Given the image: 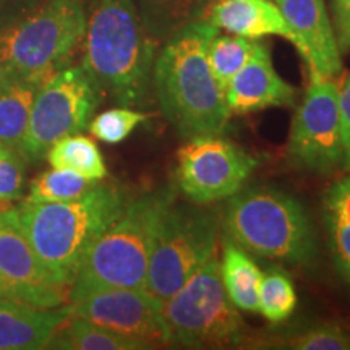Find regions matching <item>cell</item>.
<instances>
[{
    "mask_svg": "<svg viewBox=\"0 0 350 350\" xmlns=\"http://www.w3.org/2000/svg\"><path fill=\"white\" fill-rule=\"evenodd\" d=\"M227 107L234 113H250L269 107H291L297 90L275 72L266 44L258 42L255 54L224 90Z\"/></svg>",
    "mask_w": 350,
    "mask_h": 350,
    "instance_id": "cell-15",
    "label": "cell"
},
{
    "mask_svg": "<svg viewBox=\"0 0 350 350\" xmlns=\"http://www.w3.org/2000/svg\"><path fill=\"white\" fill-rule=\"evenodd\" d=\"M323 214L332 258L342 278L350 282V175L326 191Z\"/></svg>",
    "mask_w": 350,
    "mask_h": 350,
    "instance_id": "cell-21",
    "label": "cell"
},
{
    "mask_svg": "<svg viewBox=\"0 0 350 350\" xmlns=\"http://www.w3.org/2000/svg\"><path fill=\"white\" fill-rule=\"evenodd\" d=\"M148 119H150L148 113L135 111V109L126 106H120L109 109V111L96 116L88 124V129H90V133L94 138L100 139V142L117 144L129 138Z\"/></svg>",
    "mask_w": 350,
    "mask_h": 350,
    "instance_id": "cell-27",
    "label": "cell"
},
{
    "mask_svg": "<svg viewBox=\"0 0 350 350\" xmlns=\"http://www.w3.org/2000/svg\"><path fill=\"white\" fill-rule=\"evenodd\" d=\"M47 163L54 169H67L90 180L106 178L107 167L98 144L81 133L70 135L55 142L47 151Z\"/></svg>",
    "mask_w": 350,
    "mask_h": 350,
    "instance_id": "cell-22",
    "label": "cell"
},
{
    "mask_svg": "<svg viewBox=\"0 0 350 350\" xmlns=\"http://www.w3.org/2000/svg\"><path fill=\"white\" fill-rule=\"evenodd\" d=\"M125 191L98 183L86 195L62 203L23 201L16 206L26 239L52 281L70 291L88 250L120 216Z\"/></svg>",
    "mask_w": 350,
    "mask_h": 350,
    "instance_id": "cell-3",
    "label": "cell"
},
{
    "mask_svg": "<svg viewBox=\"0 0 350 350\" xmlns=\"http://www.w3.org/2000/svg\"><path fill=\"white\" fill-rule=\"evenodd\" d=\"M103 98V91L81 65H68L54 73L34 98L20 151L23 159H41L55 142L81 133Z\"/></svg>",
    "mask_w": 350,
    "mask_h": 350,
    "instance_id": "cell-9",
    "label": "cell"
},
{
    "mask_svg": "<svg viewBox=\"0 0 350 350\" xmlns=\"http://www.w3.org/2000/svg\"><path fill=\"white\" fill-rule=\"evenodd\" d=\"M342 165L347 170H350V151H347L345 152V156H344V163H342Z\"/></svg>",
    "mask_w": 350,
    "mask_h": 350,
    "instance_id": "cell-33",
    "label": "cell"
},
{
    "mask_svg": "<svg viewBox=\"0 0 350 350\" xmlns=\"http://www.w3.org/2000/svg\"><path fill=\"white\" fill-rule=\"evenodd\" d=\"M332 26L340 54L350 52V0H331Z\"/></svg>",
    "mask_w": 350,
    "mask_h": 350,
    "instance_id": "cell-30",
    "label": "cell"
},
{
    "mask_svg": "<svg viewBox=\"0 0 350 350\" xmlns=\"http://www.w3.org/2000/svg\"><path fill=\"white\" fill-rule=\"evenodd\" d=\"M70 317L68 305L36 308L0 297V350H39Z\"/></svg>",
    "mask_w": 350,
    "mask_h": 350,
    "instance_id": "cell-16",
    "label": "cell"
},
{
    "mask_svg": "<svg viewBox=\"0 0 350 350\" xmlns=\"http://www.w3.org/2000/svg\"><path fill=\"white\" fill-rule=\"evenodd\" d=\"M221 2H226V0H198L200 10H201V20H204V16H206L209 8L217 5V3Z\"/></svg>",
    "mask_w": 350,
    "mask_h": 350,
    "instance_id": "cell-32",
    "label": "cell"
},
{
    "mask_svg": "<svg viewBox=\"0 0 350 350\" xmlns=\"http://www.w3.org/2000/svg\"><path fill=\"white\" fill-rule=\"evenodd\" d=\"M175 200L165 187L126 203L93 243L72 287H126L144 291L150 256L161 219Z\"/></svg>",
    "mask_w": 350,
    "mask_h": 350,
    "instance_id": "cell-5",
    "label": "cell"
},
{
    "mask_svg": "<svg viewBox=\"0 0 350 350\" xmlns=\"http://www.w3.org/2000/svg\"><path fill=\"white\" fill-rule=\"evenodd\" d=\"M42 83L0 75V143L21 151L34 98ZM21 154V152H20Z\"/></svg>",
    "mask_w": 350,
    "mask_h": 350,
    "instance_id": "cell-18",
    "label": "cell"
},
{
    "mask_svg": "<svg viewBox=\"0 0 350 350\" xmlns=\"http://www.w3.org/2000/svg\"><path fill=\"white\" fill-rule=\"evenodd\" d=\"M0 297H2V291H0Z\"/></svg>",
    "mask_w": 350,
    "mask_h": 350,
    "instance_id": "cell-35",
    "label": "cell"
},
{
    "mask_svg": "<svg viewBox=\"0 0 350 350\" xmlns=\"http://www.w3.org/2000/svg\"><path fill=\"white\" fill-rule=\"evenodd\" d=\"M217 31L206 20L191 21L156 54L152 94L169 124L187 139L222 135L230 120L224 90L208 62L209 41Z\"/></svg>",
    "mask_w": 350,
    "mask_h": 350,
    "instance_id": "cell-1",
    "label": "cell"
},
{
    "mask_svg": "<svg viewBox=\"0 0 350 350\" xmlns=\"http://www.w3.org/2000/svg\"><path fill=\"white\" fill-rule=\"evenodd\" d=\"M86 23L83 0H46L0 31V75L49 80L72 62Z\"/></svg>",
    "mask_w": 350,
    "mask_h": 350,
    "instance_id": "cell-6",
    "label": "cell"
},
{
    "mask_svg": "<svg viewBox=\"0 0 350 350\" xmlns=\"http://www.w3.org/2000/svg\"><path fill=\"white\" fill-rule=\"evenodd\" d=\"M159 313L169 344L193 349L237 347L245 325L227 297L216 253L164 301Z\"/></svg>",
    "mask_w": 350,
    "mask_h": 350,
    "instance_id": "cell-7",
    "label": "cell"
},
{
    "mask_svg": "<svg viewBox=\"0 0 350 350\" xmlns=\"http://www.w3.org/2000/svg\"><path fill=\"white\" fill-rule=\"evenodd\" d=\"M258 161L221 135L190 138L178 150L175 180L193 204L214 203L239 193Z\"/></svg>",
    "mask_w": 350,
    "mask_h": 350,
    "instance_id": "cell-10",
    "label": "cell"
},
{
    "mask_svg": "<svg viewBox=\"0 0 350 350\" xmlns=\"http://www.w3.org/2000/svg\"><path fill=\"white\" fill-rule=\"evenodd\" d=\"M83 47L81 67L104 96L126 107L150 103L157 42L135 0H94Z\"/></svg>",
    "mask_w": 350,
    "mask_h": 350,
    "instance_id": "cell-2",
    "label": "cell"
},
{
    "mask_svg": "<svg viewBox=\"0 0 350 350\" xmlns=\"http://www.w3.org/2000/svg\"><path fill=\"white\" fill-rule=\"evenodd\" d=\"M137 7L157 44L165 42L191 21L201 20L198 0H137Z\"/></svg>",
    "mask_w": 350,
    "mask_h": 350,
    "instance_id": "cell-23",
    "label": "cell"
},
{
    "mask_svg": "<svg viewBox=\"0 0 350 350\" xmlns=\"http://www.w3.org/2000/svg\"><path fill=\"white\" fill-rule=\"evenodd\" d=\"M0 291H2V288H0Z\"/></svg>",
    "mask_w": 350,
    "mask_h": 350,
    "instance_id": "cell-36",
    "label": "cell"
},
{
    "mask_svg": "<svg viewBox=\"0 0 350 350\" xmlns=\"http://www.w3.org/2000/svg\"><path fill=\"white\" fill-rule=\"evenodd\" d=\"M25 187V159L18 151L0 143V209L20 200Z\"/></svg>",
    "mask_w": 350,
    "mask_h": 350,
    "instance_id": "cell-28",
    "label": "cell"
},
{
    "mask_svg": "<svg viewBox=\"0 0 350 350\" xmlns=\"http://www.w3.org/2000/svg\"><path fill=\"white\" fill-rule=\"evenodd\" d=\"M47 349L62 350H144L152 349L144 340L129 338L88 319L70 317L47 344Z\"/></svg>",
    "mask_w": 350,
    "mask_h": 350,
    "instance_id": "cell-20",
    "label": "cell"
},
{
    "mask_svg": "<svg viewBox=\"0 0 350 350\" xmlns=\"http://www.w3.org/2000/svg\"><path fill=\"white\" fill-rule=\"evenodd\" d=\"M31 2H34V3H36V5H41V3H44V2H46V0H31Z\"/></svg>",
    "mask_w": 350,
    "mask_h": 350,
    "instance_id": "cell-34",
    "label": "cell"
},
{
    "mask_svg": "<svg viewBox=\"0 0 350 350\" xmlns=\"http://www.w3.org/2000/svg\"><path fill=\"white\" fill-rule=\"evenodd\" d=\"M204 20L214 28L248 39L281 36L301 52V44L294 29L271 0H226L209 8Z\"/></svg>",
    "mask_w": 350,
    "mask_h": 350,
    "instance_id": "cell-17",
    "label": "cell"
},
{
    "mask_svg": "<svg viewBox=\"0 0 350 350\" xmlns=\"http://www.w3.org/2000/svg\"><path fill=\"white\" fill-rule=\"evenodd\" d=\"M99 182L67 169H54L42 172L29 187L28 201L34 203H62L72 201L93 190Z\"/></svg>",
    "mask_w": 350,
    "mask_h": 350,
    "instance_id": "cell-25",
    "label": "cell"
},
{
    "mask_svg": "<svg viewBox=\"0 0 350 350\" xmlns=\"http://www.w3.org/2000/svg\"><path fill=\"white\" fill-rule=\"evenodd\" d=\"M338 94L334 78L310 72L308 90L297 107L288 135V154L301 167L325 174L344 163Z\"/></svg>",
    "mask_w": 350,
    "mask_h": 350,
    "instance_id": "cell-11",
    "label": "cell"
},
{
    "mask_svg": "<svg viewBox=\"0 0 350 350\" xmlns=\"http://www.w3.org/2000/svg\"><path fill=\"white\" fill-rule=\"evenodd\" d=\"M219 229L216 211L174 201L157 229L144 291L157 304L174 295L216 253Z\"/></svg>",
    "mask_w": 350,
    "mask_h": 350,
    "instance_id": "cell-8",
    "label": "cell"
},
{
    "mask_svg": "<svg viewBox=\"0 0 350 350\" xmlns=\"http://www.w3.org/2000/svg\"><path fill=\"white\" fill-rule=\"evenodd\" d=\"M258 41L243 36H219L209 41L208 62L219 86L226 90L229 81L245 67L255 54Z\"/></svg>",
    "mask_w": 350,
    "mask_h": 350,
    "instance_id": "cell-24",
    "label": "cell"
},
{
    "mask_svg": "<svg viewBox=\"0 0 350 350\" xmlns=\"http://www.w3.org/2000/svg\"><path fill=\"white\" fill-rule=\"evenodd\" d=\"M340 130H342V143L345 152L350 151V75L344 78L342 85L339 86L338 94Z\"/></svg>",
    "mask_w": 350,
    "mask_h": 350,
    "instance_id": "cell-31",
    "label": "cell"
},
{
    "mask_svg": "<svg viewBox=\"0 0 350 350\" xmlns=\"http://www.w3.org/2000/svg\"><path fill=\"white\" fill-rule=\"evenodd\" d=\"M297 306V292L294 282L281 269H269L262 273L258 292V313L269 323L286 321L292 317Z\"/></svg>",
    "mask_w": 350,
    "mask_h": 350,
    "instance_id": "cell-26",
    "label": "cell"
},
{
    "mask_svg": "<svg viewBox=\"0 0 350 350\" xmlns=\"http://www.w3.org/2000/svg\"><path fill=\"white\" fill-rule=\"evenodd\" d=\"M0 288L2 297L36 308H57L68 299L26 239L16 206L0 209Z\"/></svg>",
    "mask_w": 350,
    "mask_h": 350,
    "instance_id": "cell-13",
    "label": "cell"
},
{
    "mask_svg": "<svg viewBox=\"0 0 350 350\" xmlns=\"http://www.w3.org/2000/svg\"><path fill=\"white\" fill-rule=\"evenodd\" d=\"M221 226L227 239L256 256L304 266L317 258V234L304 204L274 188L230 196Z\"/></svg>",
    "mask_w": 350,
    "mask_h": 350,
    "instance_id": "cell-4",
    "label": "cell"
},
{
    "mask_svg": "<svg viewBox=\"0 0 350 350\" xmlns=\"http://www.w3.org/2000/svg\"><path fill=\"white\" fill-rule=\"evenodd\" d=\"M295 350H349L350 334L336 325H319L295 334L287 342Z\"/></svg>",
    "mask_w": 350,
    "mask_h": 350,
    "instance_id": "cell-29",
    "label": "cell"
},
{
    "mask_svg": "<svg viewBox=\"0 0 350 350\" xmlns=\"http://www.w3.org/2000/svg\"><path fill=\"white\" fill-rule=\"evenodd\" d=\"M67 305L73 317L144 340L152 349L169 344L159 305L146 291L126 287H72Z\"/></svg>",
    "mask_w": 350,
    "mask_h": 350,
    "instance_id": "cell-12",
    "label": "cell"
},
{
    "mask_svg": "<svg viewBox=\"0 0 350 350\" xmlns=\"http://www.w3.org/2000/svg\"><path fill=\"white\" fill-rule=\"evenodd\" d=\"M275 5L299 38L300 55L310 72L325 78L338 77L342 72V54L325 0H275Z\"/></svg>",
    "mask_w": 350,
    "mask_h": 350,
    "instance_id": "cell-14",
    "label": "cell"
},
{
    "mask_svg": "<svg viewBox=\"0 0 350 350\" xmlns=\"http://www.w3.org/2000/svg\"><path fill=\"white\" fill-rule=\"evenodd\" d=\"M219 269L232 305L242 312L258 313V292L262 273L247 250L227 239L222 247Z\"/></svg>",
    "mask_w": 350,
    "mask_h": 350,
    "instance_id": "cell-19",
    "label": "cell"
}]
</instances>
